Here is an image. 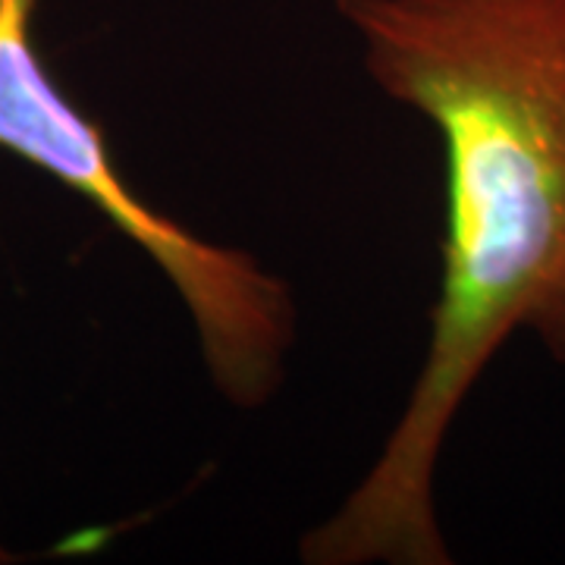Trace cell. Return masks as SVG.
Listing matches in <instances>:
<instances>
[{
  "mask_svg": "<svg viewBox=\"0 0 565 565\" xmlns=\"http://www.w3.org/2000/svg\"><path fill=\"white\" fill-rule=\"evenodd\" d=\"M39 0H0V151L88 202L161 270L195 330L204 371L223 403H274L299 340L289 282L252 252L204 239L126 182L104 129L63 92L35 44Z\"/></svg>",
  "mask_w": 565,
  "mask_h": 565,
  "instance_id": "2",
  "label": "cell"
},
{
  "mask_svg": "<svg viewBox=\"0 0 565 565\" xmlns=\"http://www.w3.org/2000/svg\"><path fill=\"white\" fill-rule=\"evenodd\" d=\"M367 79L444 141L430 337L377 459L299 541L305 565H449L437 465L519 333L565 364V0H337Z\"/></svg>",
  "mask_w": 565,
  "mask_h": 565,
  "instance_id": "1",
  "label": "cell"
},
{
  "mask_svg": "<svg viewBox=\"0 0 565 565\" xmlns=\"http://www.w3.org/2000/svg\"><path fill=\"white\" fill-rule=\"evenodd\" d=\"M3 563H13V553H10L7 546L0 544V565H3Z\"/></svg>",
  "mask_w": 565,
  "mask_h": 565,
  "instance_id": "3",
  "label": "cell"
}]
</instances>
